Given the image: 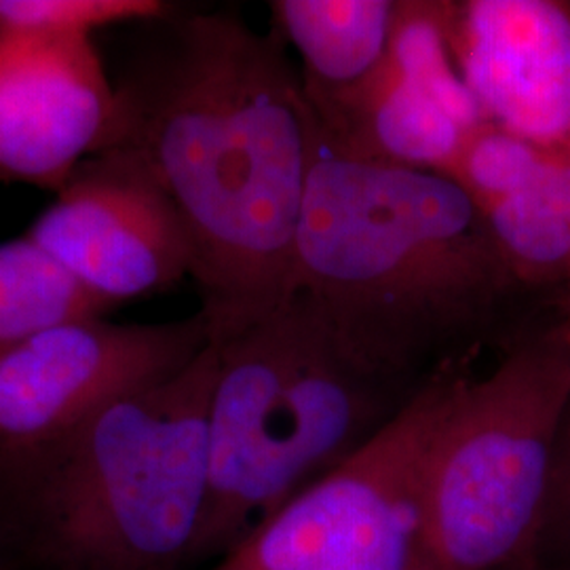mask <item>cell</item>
<instances>
[{
    "label": "cell",
    "mask_w": 570,
    "mask_h": 570,
    "mask_svg": "<svg viewBox=\"0 0 570 570\" xmlns=\"http://www.w3.org/2000/svg\"><path fill=\"white\" fill-rule=\"evenodd\" d=\"M117 98L106 148L131 153L174 205L218 345L292 294L320 131L303 81L275 28L209 11L169 18Z\"/></svg>",
    "instance_id": "cell-1"
},
{
    "label": "cell",
    "mask_w": 570,
    "mask_h": 570,
    "mask_svg": "<svg viewBox=\"0 0 570 570\" xmlns=\"http://www.w3.org/2000/svg\"><path fill=\"white\" fill-rule=\"evenodd\" d=\"M294 289L317 303L362 362L416 391L560 317L529 315L539 294L513 277L482 207L454 178L346 157L322 131Z\"/></svg>",
    "instance_id": "cell-2"
},
{
    "label": "cell",
    "mask_w": 570,
    "mask_h": 570,
    "mask_svg": "<svg viewBox=\"0 0 570 570\" xmlns=\"http://www.w3.org/2000/svg\"><path fill=\"white\" fill-rule=\"evenodd\" d=\"M216 370L212 343L77 428L0 449V570H190Z\"/></svg>",
    "instance_id": "cell-3"
},
{
    "label": "cell",
    "mask_w": 570,
    "mask_h": 570,
    "mask_svg": "<svg viewBox=\"0 0 570 570\" xmlns=\"http://www.w3.org/2000/svg\"><path fill=\"white\" fill-rule=\"evenodd\" d=\"M216 348L209 497L190 570L345 465L423 391L362 362L301 289Z\"/></svg>",
    "instance_id": "cell-4"
},
{
    "label": "cell",
    "mask_w": 570,
    "mask_h": 570,
    "mask_svg": "<svg viewBox=\"0 0 570 570\" xmlns=\"http://www.w3.org/2000/svg\"><path fill=\"white\" fill-rule=\"evenodd\" d=\"M570 400L564 313L468 376L433 438L416 570H499L529 560Z\"/></svg>",
    "instance_id": "cell-5"
},
{
    "label": "cell",
    "mask_w": 570,
    "mask_h": 570,
    "mask_svg": "<svg viewBox=\"0 0 570 570\" xmlns=\"http://www.w3.org/2000/svg\"><path fill=\"white\" fill-rule=\"evenodd\" d=\"M468 376L440 372L370 446L205 570H416L429 450Z\"/></svg>",
    "instance_id": "cell-6"
},
{
    "label": "cell",
    "mask_w": 570,
    "mask_h": 570,
    "mask_svg": "<svg viewBox=\"0 0 570 570\" xmlns=\"http://www.w3.org/2000/svg\"><path fill=\"white\" fill-rule=\"evenodd\" d=\"M209 345L202 313L169 324H110L100 315L49 327L0 357V449L77 428L174 379Z\"/></svg>",
    "instance_id": "cell-7"
},
{
    "label": "cell",
    "mask_w": 570,
    "mask_h": 570,
    "mask_svg": "<svg viewBox=\"0 0 570 570\" xmlns=\"http://www.w3.org/2000/svg\"><path fill=\"white\" fill-rule=\"evenodd\" d=\"M26 237L110 308L190 277V245L174 205L122 148L89 157Z\"/></svg>",
    "instance_id": "cell-8"
},
{
    "label": "cell",
    "mask_w": 570,
    "mask_h": 570,
    "mask_svg": "<svg viewBox=\"0 0 570 570\" xmlns=\"http://www.w3.org/2000/svg\"><path fill=\"white\" fill-rule=\"evenodd\" d=\"M317 125L346 157L449 174L469 138L489 125L452 58L449 0H400L383 66Z\"/></svg>",
    "instance_id": "cell-9"
},
{
    "label": "cell",
    "mask_w": 570,
    "mask_h": 570,
    "mask_svg": "<svg viewBox=\"0 0 570 570\" xmlns=\"http://www.w3.org/2000/svg\"><path fill=\"white\" fill-rule=\"evenodd\" d=\"M117 110L89 37L0 35V183L58 193L106 148Z\"/></svg>",
    "instance_id": "cell-10"
},
{
    "label": "cell",
    "mask_w": 570,
    "mask_h": 570,
    "mask_svg": "<svg viewBox=\"0 0 570 570\" xmlns=\"http://www.w3.org/2000/svg\"><path fill=\"white\" fill-rule=\"evenodd\" d=\"M449 39L490 125L570 148V2L449 0Z\"/></svg>",
    "instance_id": "cell-11"
},
{
    "label": "cell",
    "mask_w": 570,
    "mask_h": 570,
    "mask_svg": "<svg viewBox=\"0 0 570 570\" xmlns=\"http://www.w3.org/2000/svg\"><path fill=\"white\" fill-rule=\"evenodd\" d=\"M400 0H275L271 13L303 61V91L317 121L353 100L387 58Z\"/></svg>",
    "instance_id": "cell-12"
},
{
    "label": "cell",
    "mask_w": 570,
    "mask_h": 570,
    "mask_svg": "<svg viewBox=\"0 0 570 570\" xmlns=\"http://www.w3.org/2000/svg\"><path fill=\"white\" fill-rule=\"evenodd\" d=\"M106 311L26 235L0 244V357L49 327Z\"/></svg>",
    "instance_id": "cell-13"
},
{
    "label": "cell",
    "mask_w": 570,
    "mask_h": 570,
    "mask_svg": "<svg viewBox=\"0 0 570 570\" xmlns=\"http://www.w3.org/2000/svg\"><path fill=\"white\" fill-rule=\"evenodd\" d=\"M492 239L513 277L532 294L567 298L570 289V223L534 195L482 205Z\"/></svg>",
    "instance_id": "cell-14"
},
{
    "label": "cell",
    "mask_w": 570,
    "mask_h": 570,
    "mask_svg": "<svg viewBox=\"0 0 570 570\" xmlns=\"http://www.w3.org/2000/svg\"><path fill=\"white\" fill-rule=\"evenodd\" d=\"M171 13L159 0H0V35L91 39L100 28L167 20Z\"/></svg>",
    "instance_id": "cell-15"
},
{
    "label": "cell",
    "mask_w": 570,
    "mask_h": 570,
    "mask_svg": "<svg viewBox=\"0 0 570 570\" xmlns=\"http://www.w3.org/2000/svg\"><path fill=\"white\" fill-rule=\"evenodd\" d=\"M529 560L570 570V400L556 433L546 501Z\"/></svg>",
    "instance_id": "cell-16"
},
{
    "label": "cell",
    "mask_w": 570,
    "mask_h": 570,
    "mask_svg": "<svg viewBox=\"0 0 570 570\" xmlns=\"http://www.w3.org/2000/svg\"><path fill=\"white\" fill-rule=\"evenodd\" d=\"M499 570H560V569H550V567H543V564H537L534 560H522V562H515V564H510V567H505V569Z\"/></svg>",
    "instance_id": "cell-17"
},
{
    "label": "cell",
    "mask_w": 570,
    "mask_h": 570,
    "mask_svg": "<svg viewBox=\"0 0 570 570\" xmlns=\"http://www.w3.org/2000/svg\"><path fill=\"white\" fill-rule=\"evenodd\" d=\"M564 322H567V326L570 330V289L569 294H567V298H564Z\"/></svg>",
    "instance_id": "cell-18"
}]
</instances>
